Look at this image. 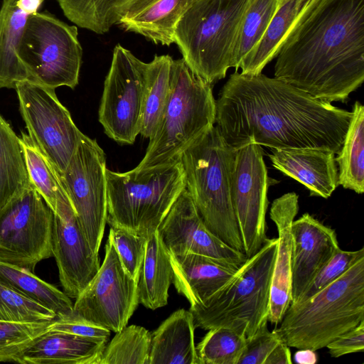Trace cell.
I'll use <instances>...</instances> for the list:
<instances>
[{
  "label": "cell",
  "mask_w": 364,
  "mask_h": 364,
  "mask_svg": "<svg viewBox=\"0 0 364 364\" xmlns=\"http://www.w3.org/2000/svg\"><path fill=\"white\" fill-rule=\"evenodd\" d=\"M215 105V124L232 148L252 142L271 149H328L336 154L353 116L352 111L274 77L237 70L221 88Z\"/></svg>",
  "instance_id": "6da1fadb"
},
{
  "label": "cell",
  "mask_w": 364,
  "mask_h": 364,
  "mask_svg": "<svg viewBox=\"0 0 364 364\" xmlns=\"http://www.w3.org/2000/svg\"><path fill=\"white\" fill-rule=\"evenodd\" d=\"M275 58L274 77L316 99L345 102L364 80V0H316Z\"/></svg>",
  "instance_id": "7a4b0ae2"
},
{
  "label": "cell",
  "mask_w": 364,
  "mask_h": 364,
  "mask_svg": "<svg viewBox=\"0 0 364 364\" xmlns=\"http://www.w3.org/2000/svg\"><path fill=\"white\" fill-rule=\"evenodd\" d=\"M364 321V257L308 299L291 303L274 331L289 347L317 350Z\"/></svg>",
  "instance_id": "3957f363"
},
{
  "label": "cell",
  "mask_w": 364,
  "mask_h": 364,
  "mask_svg": "<svg viewBox=\"0 0 364 364\" xmlns=\"http://www.w3.org/2000/svg\"><path fill=\"white\" fill-rule=\"evenodd\" d=\"M213 85L196 75L183 58L171 66L168 100L136 170L181 161L183 153L215 123Z\"/></svg>",
  "instance_id": "277c9868"
},
{
  "label": "cell",
  "mask_w": 364,
  "mask_h": 364,
  "mask_svg": "<svg viewBox=\"0 0 364 364\" xmlns=\"http://www.w3.org/2000/svg\"><path fill=\"white\" fill-rule=\"evenodd\" d=\"M234 148L213 126L182 154L186 188L206 227L244 253L232 202L230 168Z\"/></svg>",
  "instance_id": "5b68a950"
},
{
  "label": "cell",
  "mask_w": 364,
  "mask_h": 364,
  "mask_svg": "<svg viewBox=\"0 0 364 364\" xmlns=\"http://www.w3.org/2000/svg\"><path fill=\"white\" fill-rule=\"evenodd\" d=\"M277 248V238H268L220 289L204 302L191 306L196 327L229 328L246 339L267 327Z\"/></svg>",
  "instance_id": "8992f818"
},
{
  "label": "cell",
  "mask_w": 364,
  "mask_h": 364,
  "mask_svg": "<svg viewBox=\"0 0 364 364\" xmlns=\"http://www.w3.org/2000/svg\"><path fill=\"white\" fill-rule=\"evenodd\" d=\"M250 0H195L178 21L174 43L186 65L213 85L232 68L239 28Z\"/></svg>",
  "instance_id": "52a82bcc"
},
{
  "label": "cell",
  "mask_w": 364,
  "mask_h": 364,
  "mask_svg": "<svg viewBox=\"0 0 364 364\" xmlns=\"http://www.w3.org/2000/svg\"><path fill=\"white\" fill-rule=\"evenodd\" d=\"M109 227L148 237L156 231L186 189L181 161L144 170L119 173L106 170Z\"/></svg>",
  "instance_id": "ba28073f"
},
{
  "label": "cell",
  "mask_w": 364,
  "mask_h": 364,
  "mask_svg": "<svg viewBox=\"0 0 364 364\" xmlns=\"http://www.w3.org/2000/svg\"><path fill=\"white\" fill-rule=\"evenodd\" d=\"M77 28L48 12L29 16L17 47V55L29 80L55 90L78 84L82 49Z\"/></svg>",
  "instance_id": "9c48e42d"
},
{
  "label": "cell",
  "mask_w": 364,
  "mask_h": 364,
  "mask_svg": "<svg viewBox=\"0 0 364 364\" xmlns=\"http://www.w3.org/2000/svg\"><path fill=\"white\" fill-rule=\"evenodd\" d=\"M53 212L31 185L0 209V261L33 272L53 257Z\"/></svg>",
  "instance_id": "30bf717a"
},
{
  "label": "cell",
  "mask_w": 364,
  "mask_h": 364,
  "mask_svg": "<svg viewBox=\"0 0 364 364\" xmlns=\"http://www.w3.org/2000/svg\"><path fill=\"white\" fill-rule=\"evenodd\" d=\"M14 90L28 136L57 172L63 173L83 134L54 89L26 80L18 83Z\"/></svg>",
  "instance_id": "8fae6325"
},
{
  "label": "cell",
  "mask_w": 364,
  "mask_h": 364,
  "mask_svg": "<svg viewBox=\"0 0 364 364\" xmlns=\"http://www.w3.org/2000/svg\"><path fill=\"white\" fill-rule=\"evenodd\" d=\"M106 156L95 139L83 134L60 182L82 234L99 252L107 217Z\"/></svg>",
  "instance_id": "7c38bea8"
},
{
  "label": "cell",
  "mask_w": 364,
  "mask_h": 364,
  "mask_svg": "<svg viewBox=\"0 0 364 364\" xmlns=\"http://www.w3.org/2000/svg\"><path fill=\"white\" fill-rule=\"evenodd\" d=\"M146 63L117 44L106 76L98 119L105 133L120 144H132L139 134Z\"/></svg>",
  "instance_id": "4fadbf2b"
},
{
  "label": "cell",
  "mask_w": 364,
  "mask_h": 364,
  "mask_svg": "<svg viewBox=\"0 0 364 364\" xmlns=\"http://www.w3.org/2000/svg\"><path fill=\"white\" fill-rule=\"evenodd\" d=\"M269 177L262 146L247 142L234 148L230 189L244 253L250 257L267 240L265 216Z\"/></svg>",
  "instance_id": "5bb4252c"
},
{
  "label": "cell",
  "mask_w": 364,
  "mask_h": 364,
  "mask_svg": "<svg viewBox=\"0 0 364 364\" xmlns=\"http://www.w3.org/2000/svg\"><path fill=\"white\" fill-rule=\"evenodd\" d=\"M139 304L137 282L124 270L108 238L104 261L75 299L73 311L117 333L127 326Z\"/></svg>",
  "instance_id": "9a60e30c"
},
{
  "label": "cell",
  "mask_w": 364,
  "mask_h": 364,
  "mask_svg": "<svg viewBox=\"0 0 364 364\" xmlns=\"http://www.w3.org/2000/svg\"><path fill=\"white\" fill-rule=\"evenodd\" d=\"M53 257L63 291L72 299L78 296L100 267L99 255L82 234L65 191L60 193L53 213Z\"/></svg>",
  "instance_id": "2e32d148"
},
{
  "label": "cell",
  "mask_w": 364,
  "mask_h": 364,
  "mask_svg": "<svg viewBox=\"0 0 364 364\" xmlns=\"http://www.w3.org/2000/svg\"><path fill=\"white\" fill-rule=\"evenodd\" d=\"M158 231L170 255H203L235 268L247 259L245 253L228 245L206 227L186 188L173 204Z\"/></svg>",
  "instance_id": "e0dca14e"
},
{
  "label": "cell",
  "mask_w": 364,
  "mask_h": 364,
  "mask_svg": "<svg viewBox=\"0 0 364 364\" xmlns=\"http://www.w3.org/2000/svg\"><path fill=\"white\" fill-rule=\"evenodd\" d=\"M291 303L302 293L323 266L341 248L336 231L309 213L291 225Z\"/></svg>",
  "instance_id": "ac0fdd59"
},
{
  "label": "cell",
  "mask_w": 364,
  "mask_h": 364,
  "mask_svg": "<svg viewBox=\"0 0 364 364\" xmlns=\"http://www.w3.org/2000/svg\"><path fill=\"white\" fill-rule=\"evenodd\" d=\"M299 211V196L287 193L272 203L269 216L277 227V248L270 288L268 321L277 324L291 300V225Z\"/></svg>",
  "instance_id": "d6986e66"
},
{
  "label": "cell",
  "mask_w": 364,
  "mask_h": 364,
  "mask_svg": "<svg viewBox=\"0 0 364 364\" xmlns=\"http://www.w3.org/2000/svg\"><path fill=\"white\" fill-rule=\"evenodd\" d=\"M273 167L308 188L311 196L329 198L338 184L336 154L313 148L271 149Z\"/></svg>",
  "instance_id": "ffe728a7"
},
{
  "label": "cell",
  "mask_w": 364,
  "mask_h": 364,
  "mask_svg": "<svg viewBox=\"0 0 364 364\" xmlns=\"http://www.w3.org/2000/svg\"><path fill=\"white\" fill-rule=\"evenodd\" d=\"M195 0H129L117 24L156 44L174 43L176 26Z\"/></svg>",
  "instance_id": "44dd1931"
},
{
  "label": "cell",
  "mask_w": 364,
  "mask_h": 364,
  "mask_svg": "<svg viewBox=\"0 0 364 364\" xmlns=\"http://www.w3.org/2000/svg\"><path fill=\"white\" fill-rule=\"evenodd\" d=\"M173 283L191 306L204 302L220 289L238 268L196 255H170Z\"/></svg>",
  "instance_id": "7402d4cb"
},
{
  "label": "cell",
  "mask_w": 364,
  "mask_h": 364,
  "mask_svg": "<svg viewBox=\"0 0 364 364\" xmlns=\"http://www.w3.org/2000/svg\"><path fill=\"white\" fill-rule=\"evenodd\" d=\"M45 0H4L0 9V89H15L29 80L17 55V47L29 16Z\"/></svg>",
  "instance_id": "603a6c76"
},
{
  "label": "cell",
  "mask_w": 364,
  "mask_h": 364,
  "mask_svg": "<svg viewBox=\"0 0 364 364\" xmlns=\"http://www.w3.org/2000/svg\"><path fill=\"white\" fill-rule=\"evenodd\" d=\"M109 339L48 331L23 353L21 364H98Z\"/></svg>",
  "instance_id": "cb8c5ba5"
},
{
  "label": "cell",
  "mask_w": 364,
  "mask_h": 364,
  "mask_svg": "<svg viewBox=\"0 0 364 364\" xmlns=\"http://www.w3.org/2000/svg\"><path fill=\"white\" fill-rule=\"evenodd\" d=\"M195 328L189 310L174 311L151 333L148 364H200L194 342Z\"/></svg>",
  "instance_id": "d4e9b609"
},
{
  "label": "cell",
  "mask_w": 364,
  "mask_h": 364,
  "mask_svg": "<svg viewBox=\"0 0 364 364\" xmlns=\"http://www.w3.org/2000/svg\"><path fill=\"white\" fill-rule=\"evenodd\" d=\"M173 280L170 254L157 230L147 237L137 279L139 303L151 310L166 306Z\"/></svg>",
  "instance_id": "484cf974"
},
{
  "label": "cell",
  "mask_w": 364,
  "mask_h": 364,
  "mask_svg": "<svg viewBox=\"0 0 364 364\" xmlns=\"http://www.w3.org/2000/svg\"><path fill=\"white\" fill-rule=\"evenodd\" d=\"M316 0H280L270 24L256 48L242 61L241 73L258 75L274 58L285 37Z\"/></svg>",
  "instance_id": "4316f807"
},
{
  "label": "cell",
  "mask_w": 364,
  "mask_h": 364,
  "mask_svg": "<svg viewBox=\"0 0 364 364\" xmlns=\"http://www.w3.org/2000/svg\"><path fill=\"white\" fill-rule=\"evenodd\" d=\"M342 146L335 157L338 184L361 194L364 191V107L356 101Z\"/></svg>",
  "instance_id": "83f0119b"
},
{
  "label": "cell",
  "mask_w": 364,
  "mask_h": 364,
  "mask_svg": "<svg viewBox=\"0 0 364 364\" xmlns=\"http://www.w3.org/2000/svg\"><path fill=\"white\" fill-rule=\"evenodd\" d=\"M31 185L19 136L0 114V209Z\"/></svg>",
  "instance_id": "f1b7e54d"
},
{
  "label": "cell",
  "mask_w": 364,
  "mask_h": 364,
  "mask_svg": "<svg viewBox=\"0 0 364 364\" xmlns=\"http://www.w3.org/2000/svg\"><path fill=\"white\" fill-rule=\"evenodd\" d=\"M168 55H155L146 63L142 117L139 134L151 138L166 106L170 88L171 66Z\"/></svg>",
  "instance_id": "f546056e"
},
{
  "label": "cell",
  "mask_w": 364,
  "mask_h": 364,
  "mask_svg": "<svg viewBox=\"0 0 364 364\" xmlns=\"http://www.w3.org/2000/svg\"><path fill=\"white\" fill-rule=\"evenodd\" d=\"M0 281L53 311L57 316L73 311L70 298L27 269L0 261Z\"/></svg>",
  "instance_id": "4dcf8cb0"
},
{
  "label": "cell",
  "mask_w": 364,
  "mask_h": 364,
  "mask_svg": "<svg viewBox=\"0 0 364 364\" xmlns=\"http://www.w3.org/2000/svg\"><path fill=\"white\" fill-rule=\"evenodd\" d=\"M129 0H57L64 15L79 27L97 34L117 24Z\"/></svg>",
  "instance_id": "1f68e13d"
},
{
  "label": "cell",
  "mask_w": 364,
  "mask_h": 364,
  "mask_svg": "<svg viewBox=\"0 0 364 364\" xmlns=\"http://www.w3.org/2000/svg\"><path fill=\"white\" fill-rule=\"evenodd\" d=\"M280 0H250L244 14L233 50L235 70L256 48L264 36Z\"/></svg>",
  "instance_id": "d6a6232c"
},
{
  "label": "cell",
  "mask_w": 364,
  "mask_h": 364,
  "mask_svg": "<svg viewBox=\"0 0 364 364\" xmlns=\"http://www.w3.org/2000/svg\"><path fill=\"white\" fill-rule=\"evenodd\" d=\"M19 141L31 184L54 213L63 188L59 174L28 134L21 132Z\"/></svg>",
  "instance_id": "836d02e7"
},
{
  "label": "cell",
  "mask_w": 364,
  "mask_h": 364,
  "mask_svg": "<svg viewBox=\"0 0 364 364\" xmlns=\"http://www.w3.org/2000/svg\"><path fill=\"white\" fill-rule=\"evenodd\" d=\"M151 339L145 328L126 326L106 344L98 364H148Z\"/></svg>",
  "instance_id": "e575fe53"
},
{
  "label": "cell",
  "mask_w": 364,
  "mask_h": 364,
  "mask_svg": "<svg viewBox=\"0 0 364 364\" xmlns=\"http://www.w3.org/2000/svg\"><path fill=\"white\" fill-rule=\"evenodd\" d=\"M245 344L242 333L218 327L209 329L196 348L200 364H238Z\"/></svg>",
  "instance_id": "d590c367"
},
{
  "label": "cell",
  "mask_w": 364,
  "mask_h": 364,
  "mask_svg": "<svg viewBox=\"0 0 364 364\" xmlns=\"http://www.w3.org/2000/svg\"><path fill=\"white\" fill-rule=\"evenodd\" d=\"M50 322L0 320V362L18 363L24 351L39 336L48 331Z\"/></svg>",
  "instance_id": "8d00e7d4"
},
{
  "label": "cell",
  "mask_w": 364,
  "mask_h": 364,
  "mask_svg": "<svg viewBox=\"0 0 364 364\" xmlns=\"http://www.w3.org/2000/svg\"><path fill=\"white\" fill-rule=\"evenodd\" d=\"M56 314L0 281V320L16 322L52 321Z\"/></svg>",
  "instance_id": "74e56055"
},
{
  "label": "cell",
  "mask_w": 364,
  "mask_h": 364,
  "mask_svg": "<svg viewBox=\"0 0 364 364\" xmlns=\"http://www.w3.org/2000/svg\"><path fill=\"white\" fill-rule=\"evenodd\" d=\"M108 238L112 242L124 270L137 282L147 237L120 228L110 227Z\"/></svg>",
  "instance_id": "f35d334b"
},
{
  "label": "cell",
  "mask_w": 364,
  "mask_h": 364,
  "mask_svg": "<svg viewBox=\"0 0 364 364\" xmlns=\"http://www.w3.org/2000/svg\"><path fill=\"white\" fill-rule=\"evenodd\" d=\"M362 257L363 247L355 251L338 250L316 274L297 302L308 299L333 283Z\"/></svg>",
  "instance_id": "ab89813d"
},
{
  "label": "cell",
  "mask_w": 364,
  "mask_h": 364,
  "mask_svg": "<svg viewBox=\"0 0 364 364\" xmlns=\"http://www.w3.org/2000/svg\"><path fill=\"white\" fill-rule=\"evenodd\" d=\"M48 329L87 338L109 339L110 336L109 330L86 320L74 311L57 316L50 323Z\"/></svg>",
  "instance_id": "60d3db41"
},
{
  "label": "cell",
  "mask_w": 364,
  "mask_h": 364,
  "mask_svg": "<svg viewBox=\"0 0 364 364\" xmlns=\"http://www.w3.org/2000/svg\"><path fill=\"white\" fill-rule=\"evenodd\" d=\"M282 341L277 333L267 326L260 329L246 344L238 364H264L273 349Z\"/></svg>",
  "instance_id": "b9f144b4"
},
{
  "label": "cell",
  "mask_w": 364,
  "mask_h": 364,
  "mask_svg": "<svg viewBox=\"0 0 364 364\" xmlns=\"http://www.w3.org/2000/svg\"><path fill=\"white\" fill-rule=\"evenodd\" d=\"M331 357L338 358L344 355L363 352L364 321L354 328L337 337L326 347Z\"/></svg>",
  "instance_id": "7bdbcfd3"
},
{
  "label": "cell",
  "mask_w": 364,
  "mask_h": 364,
  "mask_svg": "<svg viewBox=\"0 0 364 364\" xmlns=\"http://www.w3.org/2000/svg\"><path fill=\"white\" fill-rule=\"evenodd\" d=\"M289 347L281 341L272 351L264 364H291Z\"/></svg>",
  "instance_id": "ee69618b"
},
{
  "label": "cell",
  "mask_w": 364,
  "mask_h": 364,
  "mask_svg": "<svg viewBox=\"0 0 364 364\" xmlns=\"http://www.w3.org/2000/svg\"><path fill=\"white\" fill-rule=\"evenodd\" d=\"M294 361L299 364H314L318 358L315 350L311 349H299L294 354Z\"/></svg>",
  "instance_id": "f6af8a7d"
}]
</instances>
